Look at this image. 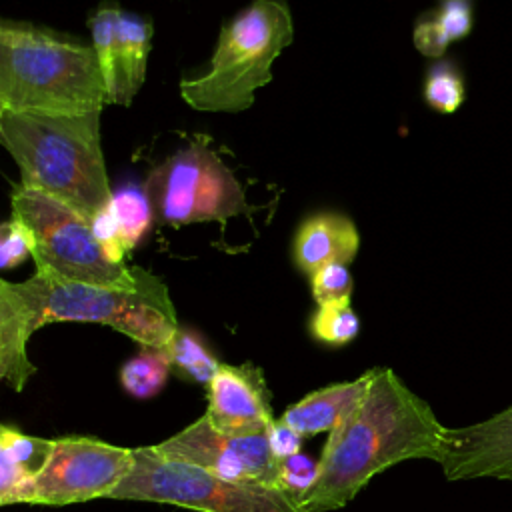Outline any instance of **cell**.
Listing matches in <instances>:
<instances>
[{"label":"cell","instance_id":"cell-1","mask_svg":"<svg viewBox=\"0 0 512 512\" xmlns=\"http://www.w3.org/2000/svg\"><path fill=\"white\" fill-rule=\"evenodd\" d=\"M448 428L426 400L390 368H372L364 400L334 430L320 454L314 488L300 500L302 512L346 506L378 472L404 460L440 462Z\"/></svg>","mask_w":512,"mask_h":512},{"label":"cell","instance_id":"cell-2","mask_svg":"<svg viewBox=\"0 0 512 512\" xmlns=\"http://www.w3.org/2000/svg\"><path fill=\"white\" fill-rule=\"evenodd\" d=\"M52 322H94L110 326L140 346L168 348L176 310L158 278L140 290L102 288L38 272L24 282L0 280V376L22 392L36 366L26 354L28 338Z\"/></svg>","mask_w":512,"mask_h":512},{"label":"cell","instance_id":"cell-3","mask_svg":"<svg viewBox=\"0 0 512 512\" xmlns=\"http://www.w3.org/2000/svg\"><path fill=\"white\" fill-rule=\"evenodd\" d=\"M108 104L92 42L22 20H0V110L90 114Z\"/></svg>","mask_w":512,"mask_h":512},{"label":"cell","instance_id":"cell-4","mask_svg":"<svg viewBox=\"0 0 512 512\" xmlns=\"http://www.w3.org/2000/svg\"><path fill=\"white\" fill-rule=\"evenodd\" d=\"M0 142L18 164L24 186L60 200L90 224L112 200L100 146V112L0 110Z\"/></svg>","mask_w":512,"mask_h":512},{"label":"cell","instance_id":"cell-5","mask_svg":"<svg viewBox=\"0 0 512 512\" xmlns=\"http://www.w3.org/2000/svg\"><path fill=\"white\" fill-rule=\"evenodd\" d=\"M292 12L284 0H252L220 28L208 68L180 78V96L202 112H240L272 80V62L292 42Z\"/></svg>","mask_w":512,"mask_h":512},{"label":"cell","instance_id":"cell-6","mask_svg":"<svg viewBox=\"0 0 512 512\" xmlns=\"http://www.w3.org/2000/svg\"><path fill=\"white\" fill-rule=\"evenodd\" d=\"M10 204L12 218L32 236L38 272L118 290H140L158 280L148 270L114 262L98 242L92 224L60 200L20 182L12 188Z\"/></svg>","mask_w":512,"mask_h":512},{"label":"cell","instance_id":"cell-7","mask_svg":"<svg viewBox=\"0 0 512 512\" xmlns=\"http://www.w3.org/2000/svg\"><path fill=\"white\" fill-rule=\"evenodd\" d=\"M106 498L174 504L196 512H302L272 484L226 480L196 464L166 458L154 446L132 448L130 472Z\"/></svg>","mask_w":512,"mask_h":512},{"label":"cell","instance_id":"cell-8","mask_svg":"<svg viewBox=\"0 0 512 512\" xmlns=\"http://www.w3.org/2000/svg\"><path fill=\"white\" fill-rule=\"evenodd\" d=\"M144 192L156 222L182 226L250 214L244 188L222 158L210 148L206 136L170 154L146 178Z\"/></svg>","mask_w":512,"mask_h":512},{"label":"cell","instance_id":"cell-9","mask_svg":"<svg viewBox=\"0 0 512 512\" xmlns=\"http://www.w3.org/2000/svg\"><path fill=\"white\" fill-rule=\"evenodd\" d=\"M130 466L132 448L88 436L56 438L46 466L12 496V504L64 506L106 498Z\"/></svg>","mask_w":512,"mask_h":512},{"label":"cell","instance_id":"cell-10","mask_svg":"<svg viewBox=\"0 0 512 512\" xmlns=\"http://www.w3.org/2000/svg\"><path fill=\"white\" fill-rule=\"evenodd\" d=\"M154 448L166 458L196 464L226 480L276 486L280 462L270 452L266 432L226 434L204 414Z\"/></svg>","mask_w":512,"mask_h":512},{"label":"cell","instance_id":"cell-11","mask_svg":"<svg viewBox=\"0 0 512 512\" xmlns=\"http://www.w3.org/2000/svg\"><path fill=\"white\" fill-rule=\"evenodd\" d=\"M438 464L448 482H512V404L480 422L448 428Z\"/></svg>","mask_w":512,"mask_h":512},{"label":"cell","instance_id":"cell-12","mask_svg":"<svg viewBox=\"0 0 512 512\" xmlns=\"http://www.w3.org/2000/svg\"><path fill=\"white\" fill-rule=\"evenodd\" d=\"M206 416L226 434L266 432L272 418L270 392L262 370L252 364H222L208 384Z\"/></svg>","mask_w":512,"mask_h":512},{"label":"cell","instance_id":"cell-13","mask_svg":"<svg viewBox=\"0 0 512 512\" xmlns=\"http://www.w3.org/2000/svg\"><path fill=\"white\" fill-rule=\"evenodd\" d=\"M360 248L356 224L342 212H316L296 230L292 240V260L304 274L332 262H352Z\"/></svg>","mask_w":512,"mask_h":512},{"label":"cell","instance_id":"cell-14","mask_svg":"<svg viewBox=\"0 0 512 512\" xmlns=\"http://www.w3.org/2000/svg\"><path fill=\"white\" fill-rule=\"evenodd\" d=\"M372 378V368L352 382H338L314 390L288 406L280 416L302 438L334 430L364 400Z\"/></svg>","mask_w":512,"mask_h":512},{"label":"cell","instance_id":"cell-15","mask_svg":"<svg viewBox=\"0 0 512 512\" xmlns=\"http://www.w3.org/2000/svg\"><path fill=\"white\" fill-rule=\"evenodd\" d=\"M150 40L152 20L130 10H120L112 104L130 106L132 98L144 84Z\"/></svg>","mask_w":512,"mask_h":512},{"label":"cell","instance_id":"cell-16","mask_svg":"<svg viewBox=\"0 0 512 512\" xmlns=\"http://www.w3.org/2000/svg\"><path fill=\"white\" fill-rule=\"evenodd\" d=\"M54 448V440L28 436L16 428H0V504H12V496L42 472Z\"/></svg>","mask_w":512,"mask_h":512},{"label":"cell","instance_id":"cell-17","mask_svg":"<svg viewBox=\"0 0 512 512\" xmlns=\"http://www.w3.org/2000/svg\"><path fill=\"white\" fill-rule=\"evenodd\" d=\"M170 368L172 358L168 350L142 346L134 358L122 364L120 384L128 396L136 400H148L164 390Z\"/></svg>","mask_w":512,"mask_h":512},{"label":"cell","instance_id":"cell-18","mask_svg":"<svg viewBox=\"0 0 512 512\" xmlns=\"http://www.w3.org/2000/svg\"><path fill=\"white\" fill-rule=\"evenodd\" d=\"M110 210L126 252H132L150 230V224L156 220L144 188L136 184L118 186L112 192Z\"/></svg>","mask_w":512,"mask_h":512},{"label":"cell","instance_id":"cell-19","mask_svg":"<svg viewBox=\"0 0 512 512\" xmlns=\"http://www.w3.org/2000/svg\"><path fill=\"white\" fill-rule=\"evenodd\" d=\"M166 350L172 358V366H176V370L186 380H194L198 384L208 386L220 368V362L210 352L204 338L192 328L178 326Z\"/></svg>","mask_w":512,"mask_h":512},{"label":"cell","instance_id":"cell-20","mask_svg":"<svg viewBox=\"0 0 512 512\" xmlns=\"http://www.w3.org/2000/svg\"><path fill=\"white\" fill-rule=\"evenodd\" d=\"M424 102L442 114L456 112L466 98V80L462 68L452 58L434 60L424 74Z\"/></svg>","mask_w":512,"mask_h":512},{"label":"cell","instance_id":"cell-21","mask_svg":"<svg viewBox=\"0 0 512 512\" xmlns=\"http://www.w3.org/2000/svg\"><path fill=\"white\" fill-rule=\"evenodd\" d=\"M118 2H102L90 16V32L92 46L96 50L102 74L108 86V104H112L114 92V66H116V42H118V18H120Z\"/></svg>","mask_w":512,"mask_h":512},{"label":"cell","instance_id":"cell-22","mask_svg":"<svg viewBox=\"0 0 512 512\" xmlns=\"http://www.w3.org/2000/svg\"><path fill=\"white\" fill-rule=\"evenodd\" d=\"M360 332V320L350 300L320 304L310 318V334L330 346H344Z\"/></svg>","mask_w":512,"mask_h":512},{"label":"cell","instance_id":"cell-23","mask_svg":"<svg viewBox=\"0 0 512 512\" xmlns=\"http://www.w3.org/2000/svg\"><path fill=\"white\" fill-rule=\"evenodd\" d=\"M320 474V464L312 460L308 454H294L278 464V476H276V488H280L284 494H288L296 504L314 488Z\"/></svg>","mask_w":512,"mask_h":512},{"label":"cell","instance_id":"cell-24","mask_svg":"<svg viewBox=\"0 0 512 512\" xmlns=\"http://www.w3.org/2000/svg\"><path fill=\"white\" fill-rule=\"evenodd\" d=\"M310 286H312V296L320 306L328 302L350 300L354 282H352L348 264L332 262L310 274Z\"/></svg>","mask_w":512,"mask_h":512},{"label":"cell","instance_id":"cell-25","mask_svg":"<svg viewBox=\"0 0 512 512\" xmlns=\"http://www.w3.org/2000/svg\"><path fill=\"white\" fill-rule=\"evenodd\" d=\"M34 242L28 228L16 218L6 220L0 226V268L10 270L20 266L28 256H32Z\"/></svg>","mask_w":512,"mask_h":512},{"label":"cell","instance_id":"cell-26","mask_svg":"<svg viewBox=\"0 0 512 512\" xmlns=\"http://www.w3.org/2000/svg\"><path fill=\"white\" fill-rule=\"evenodd\" d=\"M412 38H414V46L428 58H442L450 38L438 18L436 8L422 12L416 22H414V30H412Z\"/></svg>","mask_w":512,"mask_h":512},{"label":"cell","instance_id":"cell-27","mask_svg":"<svg viewBox=\"0 0 512 512\" xmlns=\"http://www.w3.org/2000/svg\"><path fill=\"white\" fill-rule=\"evenodd\" d=\"M436 12L450 42L470 34L474 26V0H438Z\"/></svg>","mask_w":512,"mask_h":512},{"label":"cell","instance_id":"cell-28","mask_svg":"<svg viewBox=\"0 0 512 512\" xmlns=\"http://www.w3.org/2000/svg\"><path fill=\"white\" fill-rule=\"evenodd\" d=\"M266 438H268L270 452L278 462L298 454L302 448V436L282 420H272L268 424Z\"/></svg>","mask_w":512,"mask_h":512}]
</instances>
